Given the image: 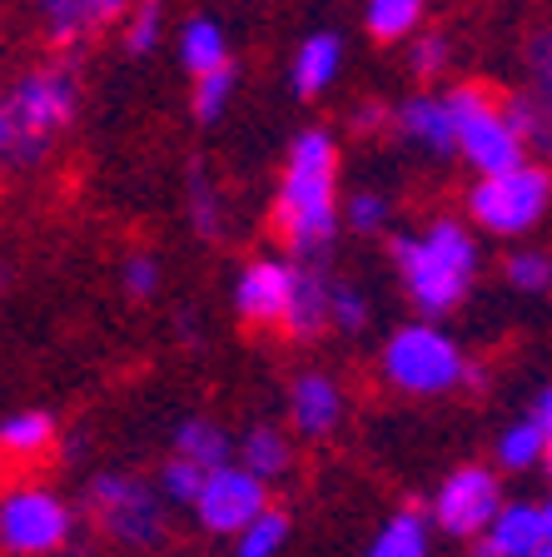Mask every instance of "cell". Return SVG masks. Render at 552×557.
I'll list each match as a JSON object with an SVG mask.
<instances>
[{"instance_id": "obj_14", "label": "cell", "mask_w": 552, "mask_h": 557, "mask_svg": "<svg viewBox=\"0 0 552 557\" xmlns=\"http://www.w3.org/2000/svg\"><path fill=\"white\" fill-rule=\"evenodd\" d=\"M130 5L135 0H30L35 21L56 46H81V40L100 35L105 25L125 21Z\"/></svg>"}, {"instance_id": "obj_27", "label": "cell", "mask_w": 552, "mask_h": 557, "mask_svg": "<svg viewBox=\"0 0 552 557\" xmlns=\"http://www.w3.org/2000/svg\"><path fill=\"white\" fill-rule=\"evenodd\" d=\"M155 483H160L164 503H174V508H195L199 493H205V483H209V468H199V463H189V458H180V453H170Z\"/></svg>"}, {"instance_id": "obj_8", "label": "cell", "mask_w": 552, "mask_h": 557, "mask_svg": "<svg viewBox=\"0 0 552 557\" xmlns=\"http://www.w3.org/2000/svg\"><path fill=\"white\" fill-rule=\"evenodd\" d=\"M81 518L56 487L15 483L0 498V547L11 557H56L70 547Z\"/></svg>"}, {"instance_id": "obj_26", "label": "cell", "mask_w": 552, "mask_h": 557, "mask_svg": "<svg viewBox=\"0 0 552 557\" xmlns=\"http://www.w3.org/2000/svg\"><path fill=\"white\" fill-rule=\"evenodd\" d=\"M428 0H364V25L373 40H403L424 21Z\"/></svg>"}, {"instance_id": "obj_25", "label": "cell", "mask_w": 552, "mask_h": 557, "mask_svg": "<svg viewBox=\"0 0 552 557\" xmlns=\"http://www.w3.org/2000/svg\"><path fill=\"white\" fill-rule=\"evenodd\" d=\"M184 214H189V230L199 234V239H219L224 234V195H219V185L209 180L205 164H189V174H184Z\"/></svg>"}, {"instance_id": "obj_12", "label": "cell", "mask_w": 552, "mask_h": 557, "mask_svg": "<svg viewBox=\"0 0 552 557\" xmlns=\"http://www.w3.org/2000/svg\"><path fill=\"white\" fill-rule=\"evenodd\" d=\"M294 278H299V259H249L234 278V313L244 324H269L279 329L284 324V309H289V294H294Z\"/></svg>"}, {"instance_id": "obj_21", "label": "cell", "mask_w": 552, "mask_h": 557, "mask_svg": "<svg viewBox=\"0 0 552 557\" xmlns=\"http://www.w3.org/2000/svg\"><path fill=\"white\" fill-rule=\"evenodd\" d=\"M174 453L214 473V468H224V463H234V458H240V443L219 429L214 418H184L180 429H174Z\"/></svg>"}, {"instance_id": "obj_39", "label": "cell", "mask_w": 552, "mask_h": 557, "mask_svg": "<svg viewBox=\"0 0 552 557\" xmlns=\"http://www.w3.org/2000/svg\"><path fill=\"white\" fill-rule=\"evenodd\" d=\"M542 518H548V547H552V498L542 503Z\"/></svg>"}, {"instance_id": "obj_28", "label": "cell", "mask_w": 552, "mask_h": 557, "mask_svg": "<svg viewBox=\"0 0 552 557\" xmlns=\"http://www.w3.org/2000/svg\"><path fill=\"white\" fill-rule=\"evenodd\" d=\"M289 543V512L269 508L265 518H254L240 537H234V557H279Z\"/></svg>"}, {"instance_id": "obj_23", "label": "cell", "mask_w": 552, "mask_h": 557, "mask_svg": "<svg viewBox=\"0 0 552 557\" xmlns=\"http://www.w3.org/2000/svg\"><path fill=\"white\" fill-rule=\"evenodd\" d=\"M548 443H552V433L528 413V418H518V423H507V429L498 433L493 458H498L503 473H528V468L548 463Z\"/></svg>"}, {"instance_id": "obj_16", "label": "cell", "mask_w": 552, "mask_h": 557, "mask_svg": "<svg viewBox=\"0 0 552 557\" xmlns=\"http://www.w3.org/2000/svg\"><path fill=\"white\" fill-rule=\"evenodd\" d=\"M542 547H548V518H542V503L528 498L503 503L493 528L478 537V557H532Z\"/></svg>"}, {"instance_id": "obj_9", "label": "cell", "mask_w": 552, "mask_h": 557, "mask_svg": "<svg viewBox=\"0 0 552 557\" xmlns=\"http://www.w3.org/2000/svg\"><path fill=\"white\" fill-rule=\"evenodd\" d=\"M503 478L488 463H463L453 468L443 483L433 487V528L449 537H463V543H478V537L493 528V518L503 512Z\"/></svg>"}, {"instance_id": "obj_17", "label": "cell", "mask_w": 552, "mask_h": 557, "mask_svg": "<svg viewBox=\"0 0 552 557\" xmlns=\"http://www.w3.org/2000/svg\"><path fill=\"white\" fill-rule=\"evenodd\" d=\"M279 329L294 344H309L323 329H334V278L323 274L319 264H299V278H294V294H289V309Z\"/></svg>"}, {"instance_id": "obj_5", "label": "cell", "mask_w": 552, "mask_h": 557, "mask_svg": "<svg viewBox=\"0 0 552 557\" xmlns=\"http://www.w3.org/2000/svg\"><path fill=\"white\" fill-rule=\"evenodd\" d=\"M453 104V125H458V154L468 160L473 174H503L513 164L532 160L528 135L507 110V95H498L493 85H453L443 90Z\"/></svg>"}, {"instance_id": "obj_35", "label": "cell", "mask_w": 552, "mask_h": 557, "mask_svg": "<svg viewBox=\"0 0 552 557\" xmlns=\"http://www.w3.org/2000/svg\"><path fill=\"white\" fill-rule=\"evenodd\" d=\"M155 289H160V259L130 255L125 259V294L130 299H155Z\"/></svg>"}, {"instance_id": "obj_38", "label": "cell", "mask_w": 552, "mask_h": 557, "mask_svg": "<svg viewBox=\"0 0 552 557\" xmlns=\"http://www.w3.org/2000/svg\"><path fill=\"white\" fill-rule=\"evenodd\" d=\"M60 453H65V458H81V453H85L81 433H70V438H60Z\"/></svg>"}, {"instance_id": "obj_22", "label": "cell", "mask_w": 552, "mask_h": 557, "mask_svg": "<svg viewBox=\"0 0 552 557\" xmlns=\"http://www.w3.org/2000/svg\"><path fill=\"white\" fill-rule=\"evenodd\" d=\"M56 443H60V429L46 408H15V413H5V423H0V448H5V458H40V453H50Z\"/></svg>"}, {"instance_id": "obj_36", "label": "cell", "mask_w": 552, "mask_h": 557, "mask_svg": "<svg viewBox=\"0 0 552 557\" xmlns=\"http://www.w3.org/2000/svg\"><path fill=\"white\" fill-rule=\"evenodd\" d=\"M389 125H393V115H389V104H379V100L354 104V115H348L354 135H379V129H389Z\"/></svg>"}, {"instance_id": "obj_30", "label": "cell", "mask_w": 552, "mask_h": 557, "mask_svg": "<svg viewBox=\"0 0 552 557\" xmlns=\"http://www.w3.org/2000/svg\"><path fill=\"white\" fill-rule=\"evenodd\" d=\"M234 85H240V75H234V65L214 70V75H199L195 90H189V110H195L199 125H214L224 110H230L234 100Z\"/></svg>"}, {"instance_id": "obj_18", "label": "cell", "mask_w": 552, "mask_h": 557, "mask_svg": "<svg viewBox=\"0 0 552 557\" xmlns=\"http://www.w3.org/2000/svg\"><path fill=\"white\" fill-rule=\"evenodd\" d=\"M339 70H344V40H339L334 30H314V35H304L299 50H294L289 81H294V95L314 100V95H323L339 81Z\"/></svg>"}, {"instance_id": "obj_4", "label": "cell", "mask_w": 552, "mask_h": 557, "mask_svg": "<svg viewBox=\"0 0 552 557\" xmlns=\"http://www.w3.org/2000/svg\"><path fill=\"white\" fill-rule=\"evenodd\" d=\"M473 359L463 354V344L433 319L418 324H398L379 348V373L389 388L408 398H443L453 388L468 383Z\"/></svg>"}, {"instance_id": "obj_19", "label": "cell", "mask_w": 552, "mask_h": 557, "mask_svg": "<svg viewBox=\"0 0 552 557\" xmlns=\"http://www.w3.org/2000/svg\"><path fill=\"white\" fill-rule=\"evenodd\" d=\"M180 65L189 70V75H214V70L234 65L230 60V35H224V25L214 21V15H189V21L180 25Z\"/></svg>"}, {"instance_id": "obj_37", "label": "cell", "mask_w": 552, "mask_h": 557, "mask_svg": "<svg viewBox=\"0 0 552 557\" xmlns=\"http://www.w3.org/2000/svg\"><path fill=\"white\" fill-rule=\"evenodd\" d=\"M532 418H538L542 429L552 433V383H548V388H538V398H532Z\"/></svg>"}, {"instance_id": "obj_13", "label": "cell", "mask_w": 552, "mask_h": 557, "mask_svg": "<svg viewBox=\"0 0 552 557\" xmlns=\"http://www.w3.org/2000/svg\"><path fill=\"white\" fill-rule=\"evenodd\" d=\"M393 129H398L414 150H424L428 160H449L458 154V125H453V104L449 95L418 90L393 110Z\"/></svg>"}, {"instance_id": "obj_1", "label": "cell", "mask_w": 552, "mask_h": 557, "mask_svg": "<svg viewBox=\"0 0 552 557\" xmlns=\"http://www.w3.org/2000/svg\"><path fill=\"white\" fill-rule=\"evenodd\" d=\"M274 224L289 259L319 264L329 259L339 230H344V199H339V139L309 125L289 145L284 174L274 195Z\"/></svg>"}, {"instance_id": "obj_34", "label": "cell", "mask_w": 552, "mask_h": 557, "mask_svg": "<svg viewBox=\"0 0 552 557\" xmlns=\"http://www.w3.org/2000/svg\"><path fill=\"white\" fill-rule=\"evenodd\" d=\"M368 319H373V304H368V294L358 289V284H344V278H334V329H339V334H364Z\"/></svg>"}, {"instance_id": "obj_11", "label": "cell", "mask_w": 552, "mask_h": 557, "mask_svg": "<svg viewBox=\"0 0 552 557\" xmlns=\"http://www.w3.org/2000/svg\"><path fill=\"white\" fill-rule=\"evenodd\" d=\"M507 110L528 135V150L552 160V25H538L523 46V85L507 95Z\"/></svg>"}, {"instance_id": "obj_20", "label": "cell", "mask_w": 552, "mask_h": 557, "mask_svg": "<svg viewBox=\"0 0 552 557\" xmlns=\"http://www.w3.org/2000/svg\"><path fill=\"white\" fill-rule=\"evenodd\" d=\"M428 528H433V512H418V508L389 512V522L373 533V543H368L364 557H433Z\"/></svg>"}, {"instance_id": "obj_6", "label": "cell", "mask_w": 552, "mask_h": 557, "mask_svg": "<svg viewBox=\"0 0 552 557\" xmlns=\"http://www.w3.org/2000/svg\"><path fill=\"white\" fill-rule=\"evenodd\" d=\"M81 512L100 537L130 553H150L164 543V493L135 473H100L85 483Z\"/></svg>"}, {"instance_id": "obj_41", "label": "cell", "mask_w": 552, "mask_h": 557, "mask_svg": "<svg viewBox=\"0 0 552 557\" xmlns=\"http://www.w3.org/2000/svg\"><path fill=\"white\" fill-rule=\"evenodd\" d=\"M532 557H552V547H542V553H532Z\"/></svg>"}, {"instance_id": "obj_29", "label": "cell", "mask_w": 552, "mask_h": 557, "mask_svg": "<svg viewBox=\"0 0 552 557\" xmlns=\"http://www.w3.org/2000/svg\"><path fill=\"white\" fill-rule=\"evenodd\" d=\"M160 40H164V5L160 0H135L125 15V30H120L125 55H150Z\"/></svg>"}, {"instance_id": "obj_32", "label": "cell", "mask_w": 552, "mask_h": 557, "mask_svg": "<svg viewBox=\"0 0 552 557\" xmlns=\"http://www.w3.org/2000/svg\"><path fill=\"white\" fill-rule=\"evenodd\" d=\"M503 278L518 294H548L552 289V255L548 249H513L503 259Z\"/></svg>"}, {"instance_id": "obj_7", "label": "cell", "mask_w": 552, "mask_h": 557, "mask_svg": "<svg viewBox=\"0 0 552 557\" xmlns=\"http://www.w3.org/2000/svg\"><path fill=\"white\" fill-rule=\"evenodd\" d=\"M552 209V170L538 160H523L503 174H478L468 189V220L498 239H518L538 230Z\"/></svg>"}, {"instance_id": "obj_10", "label": "cell", "mask_w": 552, "mask_h": 557, "mask_svg": "<svg viewBox=\"0 0 552 557\" xmlns=\"http://www.w3.org/2000/svg\"><path fill=\"white\" fill-rule=\"evenodd\" d=\"M269 508H274V503H269V483H265V478L249 473L244 463H224V468H214V473H209L205 493H199V503H195V518H199V528H205V533L230 537V543H234V537H240L254 518H265Z\"/></svg>"}, {"instance_id": "obj_31", "label": "cell", "mask_w": 552, "mask_h": 557, "mask_svg": "<svg viewBox=\"0 0 552 557\" xmlns=\"http://www.w3.org/2000/svg\"><path fill=\"white\" fill-rule=\"evenodd\" d=\"M389 220H393V199L383 195V189H354V195L344 199V224L354 234H364V239L383 234Z\"/></svg>"}, {"instance_id": "obj_40", "label": "cell", "mask_w": 552, "mask_h": 557, "mask_svg": "<svg viewBox=\"0 0 552 557\" xmlns=\"http://www.w3.org/2000/svg\"><path fill=\"white\" fill-rule=\"evenodd\" d=\"M548 478H552V443H548Z\"/></svg>"}, {"instance_id": "obj_3", "label": "cell", "mask_w": 552, "mask_h": 557, "mask_svg": "<svg viewBox=\"0 0 552 557\" xmlns=\"http://www.w3.org/2000/svg\"><path fill=\"white\" fill-rule=\"evenodd\" d=\"M389 255L408 304L418 309V319L433 324L449 319L478 284V239L458 220H433L428 230L398 234Z\"/></svg>"}, {"instance_id": "obj_33", "label": "cell", "mask_w": 552, "mask_h": 557, "mask_svg": "<svg viewBox=\"0 0 552 557\" xmlns=\"http://www.w3.org/2000/svg\"><path fill=\"white\" fill-rule=\"evenodd\" d=\"M449 65H453V40L443 30H428L418 40H408V70L418 81H438Z\"/></svg>"}, {"instance_id": "obj_24", "label": "cell", "mask_w": 552, "mask_h": 557, "mask_svg": "<svg viewBox=\"0 0 552 557\" xmlns=\"http://www.w3.org/2000/svg\"><path fill=\"white\" fill-rule=\"evenodd\" d=\"M234 463H244L249 473H259L265 483H274V478L289 473L294 448H289V438L274 429V423H254V429L240 438V458H234Z\"/></svg>"}, {"instance_id": "obj_15", "label": "cell", "mask_w": 552, "mask_h": 557, "mask_svg": "<svg viewBox=\"0 0 552 557\" xmlns=\"http://www.w3.org/2000/svg\"><path fill=\"white\" fill-rule=\"evenodd\" d=\"M289 423H294L299 438H329L344 423V388H339V379H329L319 369L299 373L294 388H289Z\"/></svg>"}, {"instance_id": "obj_2", "label": "cell", "mask_w": 552, "mask_h": 557, "mask_svg": "<svg viewBox=\"0 0 552 557\" xmlns=\"http://www.w3.org/2000/svg\"><path fill=\"white\" fill-rule=\"evenodd\" d=\"M81 115V70L75 60L56 55L15 75L0 100V154L5 170H35L60 135Z\"/></svg>"}]
</instances>
